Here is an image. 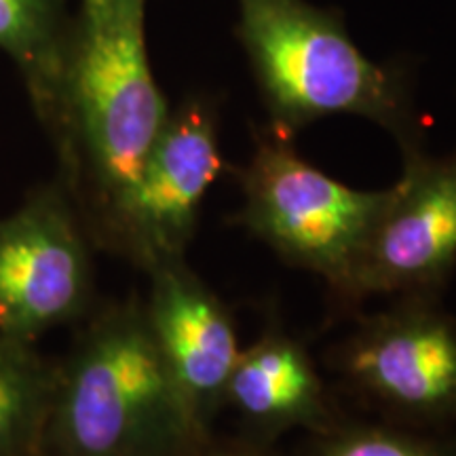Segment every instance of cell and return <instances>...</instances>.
Wrapping results in <instances>:
<instances>
[{"label": "cell", "mask_w": 456, "mask_h": 456, "mask_svg": "<svg viewBox=\"0 0 456 456\" xmlns=\"http://www.w3.org/2000/svg\"><path fill=\"white\" fill-rule=\"evenodd\" d=\"M222 169L218 114L208 100H184L169 112L100 245L144 271L184 258L203 199Z\"/></svg>", "instance_id": "8992f818"}, {"label": "cell", "mask_w": 456, "mask_h": 456, "mask_svg": "<svg viewBox=\"0 0 456 456\" xmlns=\"http://www.w3.org/2000/svg\"><path fill=\"white\" fill-rule=\"evenodd\" d=\"M91 237L60 180L0 218V334L37 340L78 322L94 300Z\"/></svg>", "instance_id": "5b68a950"}, {"label": "cell", "mask_w": 456, "mask_h": 456, "mask_svg": "<svg viewBox=\"0 0 456 456\" xmlns=\"http://www.w3.org/2000/svg\"><path fill=\"white\" fill-rule=\"evenodd\" d=\"M237 34L271 114V129L294 138L334 114L372 121L419 146L403 74L374 64L338 15L306 0H237Z\"/></svg>", "instance_id": "3957f363"}, {"label": "cell", "mask_w": 456, "mask_h": 456, "mask_svg": "<svg viewBox=\"0 0 456 456\" xmlns=\"http://www.w3.org/2000/svg\"><path fill=\"white\" fill-rule=\"evenodd\" d=\"M70 21L64 0H0V51L20 68L38 117L53 95Z\"/></svg>", "instance_id": "7c38bea8"}, {"label": "cell", "mask_w": 456, "mask_h": 456, "mask_svg": "<svg viewBox=\"0 0 456 456\" xmlns=\"http://www.w3.org/2000/svg\"><path fill=\"white\" fill-rule=\"evenodd\" d=\"M192 456H265L258 448L241 442H212L209 437Z\"/></svg>", "instance_id": "5bb4252c"}, {"label": "cell", "mask_w": 456, "mask_h": 456, "mask_svg": "<svg viewBox=\"0 0 456 456\" xmlns=\"http://www.w3.org/2000/svg\"><path fill=\"white\" fill-rule=\"evenodd\" d=\"M148 328L182 395L209 427L224 403V391L241 349L231 311L184 258L146 269Z\"/></svg>", "instance_id": "9c48e42d"}, {"label": "cell", "mask_w": 456, "mask_h": 456, "mask_svg": "<svg viewBox=\"0 0 456 456\" xmlns=\"http://www.w3.org/2000/svg\"><path fill=\"white\" fill-rule=\"evenodd\" d=\"M340 366L357 391L402 419L456 420V319L429 296L366 319L346 340Z\"/></svg>", "instance_id": "52a82bcc"}, {"label": "cell", "mask_w": 456, "mask_h": 456, "mask_svg": "<svg viewBox=\"0 0 456 456\" xmlns=\"http://www.w3.org/2000/svg\"><path fill=\"white\" fill-rule=\"evenodd\" d=\"M456 266V152L406 151V169L376 222L345 300L431 296Z\"/></svg>", "instance_id": "ba28073f"}, {"label": "cell", "mask_w": 456, "mask_h": 456, "mask_svg": "<svg viewBox=\"0 0 456 456\" xmlns=\"http://www.w3.org/2000/svg\"><path fill=\"white\" fill-rule=\"evenodd\" d=\"M258 436L311 429L326 436L334 412L326 387L305 346L281 328H269L241 349L224 391V403Z\"/></svg>", "instance_id": "30bf717a"}, {"label": "cell", "mask_w": 456, "mask_h": 456, "mask_svg": "<svg viewBox=\"0 0 456 456\" xmlns=\"http://www.w3.org/2000/svg\"><path fill=\"white\" fill-rule=\"evenodd\" d=\"M144 4L83 0L38 117L60 155V182L98 245L171 112L148 61Z\"/></svg>", "instance_id": "6da1fadb"}, {"label": "cell", "mask_w": 456, "mask_h": 456, "mask_svg": "<svg viewBox=\"0 0 456 456\" xmlns=\"http://www.w3.org/2000/svg\"><path fill=\"white\" fill-rule=\"evenodd\" d=\"M241 224L289 265L317 273L345 300L387 191H357L306 163L292 138L269 129L239 171Z\"/></svg>", "instance_id": "277c9868"}, {"label": "cell", "mask_w": 456, "mask_h": 456, "mask_svg": "<svg viewBox=\"0 0 456 456\" xmlns=\"http://www.w3.org/2000/svg\"><path fill=\"white\" fill-rule=\"evenodd\" d=\"M208 440L165 366L144 300L106 306L57 362L43 456H192Z\"/></svg>", "instance_id": "7a4b0ae2"}, {"label": "cell", "mask_w": 456, "mask_h": 456, "mask_svg": "<svg viewBox=\"0 0 456 456\" xmlns=\"http://www.w3.org/2000/svg\"><path fill=\"white\" fill-rule=\"evenodd\" d=\"M311 456H456V450L385 427L332 429Z\"/></svg>", "instance_id": "4fadbf2b"}, {"label": "cell", "mask_w": 456, "mask_h": 456, "mask_svg": "<svg viewBox=\"0 0 456 456\" xmlns=\"http://www.w3.org/2000/svg\"><path fill=\"white\" fill-rule=\"evenodd\" d=\"M57 362L0 334V456H43Z\"/></svg>", "instance_id": "8fae6325"}]
</instances>
